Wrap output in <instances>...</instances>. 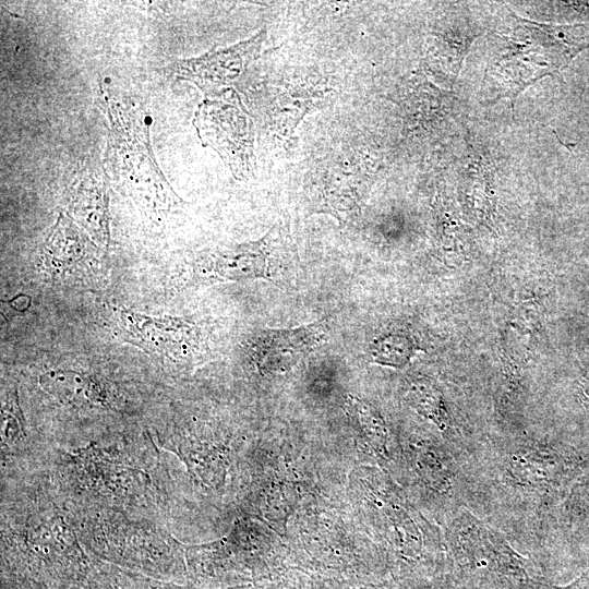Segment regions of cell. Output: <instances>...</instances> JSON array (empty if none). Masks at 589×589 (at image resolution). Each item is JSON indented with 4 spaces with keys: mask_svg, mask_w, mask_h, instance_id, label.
Masks as SVG:
<instances>
[{
    "mask_svg": "<svg viewBox=\"0 0 589 589\" xmlns=\"http://www.w3.org/2000/svg\"><path fill=\"white\" fill-rule=\"evenodd\" d=\"M77 221L105 248L109 243L107 197L99 187L79 190L70 206Z\"/></svg>",
    "mask_w": 589,
    "mask_h": 589,
    "instance_id": "7c38bea8",
    "label": "cell"
},
{
    "mask_svg": "<svg viewBox=\"0 0 589 589\" xmlns=\"http://www.w3.org/2000/svg\"><path fill=\"white\" fill-rule=\"evenodd\" d=\"M125 341L172 361L190 360L202 351L199 327L180 317H152L128 309L118 311Z\"/></svg>",
    "mask_w": 589,
    "mask_h": 589,
    "instance_id": "3957f363",
    "label": "cell"
},
{
    "mask_svg": "<svg viewBox=\"0 0 589 589\" xmlns=\"http://www.w3.org/2000/svg\"><path fill=\"white\" fill-rule=\"evenodd\" d=\"M38 267L52 281H81L99 272L96 245L70 216L61 213L38 255Z\"/></svg>",
    "mask_w": 589,
    "mask_h": 589,
    "instance_id": "277c9868",
    "label": "cell"
},
{
    "mask_svg": "<svg viewBox=\"0 0 589 589\" xmlns=\"http://www.w3.org/2000/svg\"><path fill=\"white\" fill-rule=\"evenodd\" d=\"M450 545L461 562L472 567H489L502 573L528 576L520 560L494 530L469 515L457 518L450 527Z\"/></svg>",
    "mask_w": 589,
    "mask_h": 589,
    "instance_id": "8992f818",
    "label": "cell"
},
{
    "mask_svg": "<svg viewBox=\"0 0 589 589\" xmlns=\"http://www.w3.org/2000/svg\"><path fill=\"white\" fill-rule=\"evenodd\" d=\"M512 15L516 24L509 33L496 36L501 49L488 67L484 81L494 93L491 100L508 98L514 108L516 98L528 86L558 75L589 48V23H539Z\"/></svg>",
    "mask_w": 589,
    "mask_h": 589,
    "instance_id": "6da1fadb",
    "label": "cell"
},
{
    "mask_svg": "<svg viewBox=\"0 0 589 589\" xmlns=\"http://www.w3.org/2000/svg\"><path fill=\"white\" fill-rule=\"evenodd\" d=\"M335 171L315 189L313 207L344 221L357 215L362 200L361 180L356 171Z\"/></svg>",
    "mask_w": 589,
    "mask_h": 589,
    "instance_id": "30bf717a",
    "label": "cell"
},
{
    "mask_svg": "<svg viewBox=\"0 0 589 589\" xmlns=\"http://www.w3.org/2000/svg\"><path fill=\"white\" fill-rule=\"evenodd\" d=\"M326 336V321H317L293 328L259 330L249 339L247 348L261 373H278L315 350Z\"/></svg>",
    "mask_w": 589,
    "mask_h": 589,
    "instance_id": "5b68a950",
    "label": "cell"
},
{
    "mask_svg": "<svg viewBox=\"0 0 589 589\" xmlns=\"http://www.w3.org/2000/svg\"><path fill=\"white\" fill-rule=\"evenodd\" d=\"M272 231L265 237L216 250L201 257L193 278L201 284L268 278Z\"/></svg>",
    "mask_w": 589,
    "mask_h": 589,
    "instance_id": "52a82bcc",
    "label": "cell"
},
{
    "mask_svg": "<svg viewBox=\"0 0 589 589\" xmlns=\"http://www.w3.org/2000/svg\"><path fill=\"white\" fill-rule=\"evenodd\" d=\"M44 390L60 401L84 406L107 405V394L93 375L72 370H51L40 375Z\"/></svg>",
    "mask_w": 589,
    "mask_h": 589,
    "instance_id": "8fae6325",
    "label": "cell"
},
{
    "mask_svg": "<svg viewBox=\"0 0 589 589\" xmlns=\"http://www.w3.org/2000/svg\"><path fill=\"white\" fill-rule=\"evenodd\" d=\"M411 344L404 336H386L375 346L374 356L378 361L392 365H401L408 361Z\"/></svg>",
    "mask_w": 589,
    "mask_h": 589,
    "instance_id": "9a60e30c",
    "label": "cell"
},
{
    "mask_svg": "<svg viewBox=\"0 0 589 589\" xmlns=\"http://www.w3.org/2000/svg\"><path fill=\"white\" fill-rule=\"evenodd\" d=\"M502 468L512 486L541 497L554 478L555 457L541 448L512 450Z\"/></svg>",
    "mask_w": 589,
    "mask_h": 589,
    "instance_id": "ba28073f",
    "label": "cell"
},
{
    "mask_svg": "<svg viewBox=\"0 0 589 589\" xmlns=\"http://www.w3.org/2000/svg\"><path fill=\"white\" fill-rule=\"evenodd\" d=\"M408 397L421 413L432 418L440 425L445 423L446 411L435 388L426 383L417 382L408 390Z\"/></svg>",
    "mask_w": 589,
    "mask_h": 589,
    "instance_id": "5bb4252c",
    "label": "cell"
},
{
    "mask_svg": "<svg viewBox=\"0 0 589 589\" xmlns=\"http://www.w3.org/2000/svg\"><path fill=\"white\" fill-rule=\"evenodd\" d=\"M196 129L205 145L215 148L236 176L250 170L252 121L238 98L204 101L196 113Z\"/></svg>",
    "mask_w": 589,
    "mask_h": 589,
    "instance_id": "7a4b0ae2",
    "label": "cell"
},
{
    "mask_svg": "<svg viewBox=\"0 0 589 589\" xmlns=\"http://www.w3.org/2000/svg\"><path fill=\"white\" fill-rule=\"evenodd\" d=\"M265 32L233 47L208 53L188 63L193 75L201 81L226 82L236 77L260 51Z\"/></svg>",
    "mask_w": 589,
    "mask_h": 589,
    "instance_id": "9c48e42d",
    "label": "cell"
},
{
    "mask_svg": "<svg viewBox=\"0 0 589 589\" xmlns=\"http://www.w3.org/2000/svg\"><path fill=\"white\" fill-rule=\"evenodd\" d=\"M81 589H189L140 574L109 566H96L87 573Z\"/></svg>",
    "mask_w": 589,
    "mask_h": 589,
    "instance_id": "4fadbf2b",
    "label": "cell"
},
{
    "mask_svg": "<svg viewBox=\"0 0 589 589\" xmlns=\"http://www.w3.org/2000/svg\"><path fill=\"white\" fill-rule=\"evenodd\" d=\"M8 304L10 305L11 310H15L19 313H24L29 309L32 299L31 297L21 293L8 301Z\"/></svg>",
    "mask_w": 589,
    "mask_h": 589,
    "instance_id": "2e32d148",
    "label": "cell"
}]
</instances>
